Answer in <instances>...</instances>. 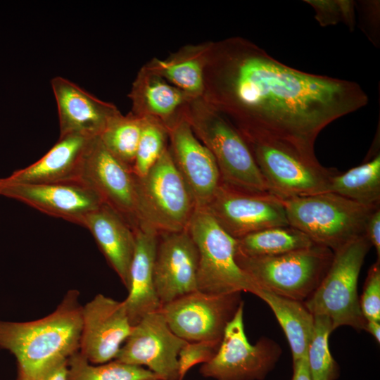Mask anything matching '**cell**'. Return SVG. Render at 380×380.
Returning <instances> with one entry per match:
<instances>
[{"mask_svg": "<svg viewBox=\"0 0 380 380\" xmlns=\"http://www.w3.org/2000/svg\"><path fill=\"white\" fill-rule=\"evenodd\" d=\"M220 58L221 106L244 137L277 139L315 154L324 127L368 103L356 82L291 68L241 40L227 43Z\"/></svg>", "mask_w": 380, "mask_h": 380, "instance_id": "obj_1", "label": "cell"}, {"mask_svg": "<svg viewBox=\"0 0 380 380\" xmlns=\"http://www.w3.org/2000/svg\"><path fill=\"white\" fill-rule=\"evenodd\" d=\"M80 293H66L56 310L30 322L0 320V348L16 359L18 380H38L59 361L79 350L82 329Z\"/></svg>", "mask_w": 380, "mask_h": 380, "instance_id": "obj_2", "label": "cell"}, {"mask_svg": "<svg viewBox=\"0 0 380 380\" xmlns=\"http://www.w3.org/2000/svg\"><path fill=\"white\" fill-rule=\"evenodd\" d=\"M281 200L289 226L333 252L365 235L367 219L379 207L365 206L331 192Z\"/></svg>", "mask_w": 380, "mask_h": 380, "instance_id": "obj_3", "label": "cell"}, {"mask_svg": "<svg viewBox=\"0 0 380 380\" xmlns=\"http://www.w3.org/2000/svg\"><path fill=\"white\" fill-rule=\"evenodd\" d=\"M271 194L280 198L329 192L339 172L322 166L315 154L303 152L283 141L244 137Z\"/></svg>", "mask_w": 380, "mask_h": 380, "instance_id": "obj_4", "label": "cell"}, {"mask_svg": "<svg viewBox=\"0 0 380 380\" xmlns=\"http://www.w3.org/2000/svg\"><path fill=\"white\" fill-rule=\"evenodd\" d=\"M333 258L331 249L317 244L270 257L235 253L237 265L257 289L302 302L318 287Z\"/></svg>", "mask_w": 380, "mask_h": 380, "instance_id": "obj_5", "label": "cell"}, {"mask_svg": "<svg viewBox=\"0 0 380 380\" xmlns=\"http://www.w3.org/2000/svg\"><path fill=\"white\" fill-rule=\"evenodd\" d=\"M372 245L362 235L334 252L331 264L316 290L304 305L313 315L327 317L333 331L341 326L364 329L357 294L362 265Z\"/></svg>", "mask_w": 380, "mask_h": 380, "instance_id": "obj_6", "label": "cell"}, {"mask_svg": "<svg viewBox=\"0 0 380 380\" xmlns=\"http://www.w3.org/2000/svg\"><path fill=\"white\" fill-rule=\"evenodd\" d=\"M136 190L139 227L158 234L188 228L196 205L169 150L144 176L136 177Z\"/></svg>", "mask_w": 380, "mask_h": 380, "instance_id": "obj_7", "label": "cell"}, {"mask_svg": "<svg viewBox=\"0 0 380 380\" xmlns=\"http://www.w3.org/2000/svg\"><path fill=\"white\" fill-rule=\"evenodd\" d=\"M187 229L198 252V291L210 294L254 293L257 287L235 260L236 239L205 208L195 209Z\"/></svg>", "mask_w": 380, "mask_h": 380, "instance_id": "obj_8", "label": "cell"}, {"mask_svg": "<svg viewBox=\"0 0 380 380\" xmlns=\"http://www.w3.org/2000/svg\"><path fill=\"white\" fill-rule=\"evenodd\" d=\"M281 354L279 346L267 338L251 344L245 334L243 302L227 324L215 355L200 368L215 380H262Z\"/></svg>", "mask_w": 380, "mask_h": 380, "instance_id": "obj_9", "label": "cell"}, {"mask_svg": "<svg viewBox=\"0 0 380 380\" xmlns=\"http://www.w3.org/2000/svg\"><path fill=\"white\" fill-rule=\"evenodd\" d=\"M190 125L214 156L223 183L250 192H270L238 129L216 114L196 118Z\"/></svg>", "mask_w": 380, "mask_h": 380, "instance_id": "obj_10", "label": "cell"}, {"mask_svg": "<svg viewBox=\"0 0 380 380\" xmlns=\"http://www.w3.org/2000/svg\"><path fill=\"white\" fill-rule=\"evenodd\" d=\"M241 292L210 294L196 291L163 305L171 331L187 342H221L225 328L242 303Z\"/></svg>", "mask_w": 380, "mask_h": 380, "instance_id": "obj_11", "label": "cell"}, {"mask_svg": "<svg viewBox=\"0 0 380 380\" xmlns=\"http://www.w3.org/2000/svg\"><path fill=\"white\" fill-rule=\"evenodd\" d=\"M77 181L116 210L135 231L139 227L136 176L94 137L80 164Z\"/></svg>", "mask_w": 380, "mask_h": 380, "instance_id": "obj_12", "label": "cell"}, {"mask_svg": "<svg viewBox=\"0 0 380 380\" xmlns=\"http://www.w3.org/2000/svg\"><path fill=\"white\" fill-rule=\"evenodd\" d=\"M205 208L236 239L267 228L289 226L278 196L244 191L222 182Z\"/></svg>", "mask_w": 380, "mask_h": 380, "instance_id": "obj_13", "label": "cell"}, {"mask_svg": "<svg viewBox=\"0 0 380 380\" xmlns=\"http://www.w3.org/2000/svg\"><path fill=\"white\" fill-rule=\"evenodd\" d=\"M187 343L170 329L160 310L146 315L134 326L115 358L146 367L166 380H178V355Z\"/></svg>", "mask_w": 380, "mask_h": 380, "instance_id": "obj_14", "label": "cell"}, {"mask_svg": "<svg viewBox=\"0 0 380 380\" xmlns=\"http://www.w3.org/2000/svg\"><path fill=\"white\" fill-rule=\"evenodd\" d=\"M0 196L82 227L87 215L103 204L92 190L77 181L30 184L4 177L0 178Z\"/></svg>", "mask_w": 380, "mask_h": 380, "instance_id": "obj_15", "label": "cell"}, {"mask_svg": "<svg viewBox=\"0 0 380 380\" xmlns=\"http://www.w3.org/2000/svg\"><path fill=\"white\" fill-rule=\"evenodd\" d=\"M132 327L123 301L97 294L82 306L78 351L92 364L113 360Z\"/></svg>", "mask_w": 380, "mask_h": 380, "instance_id": "obj_16", "label": "cell"}, {"mask_svg": "<svg viewBox=\"0 0 380 380\" xmlns=\"http://www.w3.org/2000/svg\"><path fill=\"white\" fill-rule=\"evenodd\" d=\"M198 252L188 229L158 235L153 277L161 307L198 291Z\"/></svg>", "mask_w": 380, "mask_h": 380, "instance_id": "obj_17", "label": "cell"}, {"mask_svg": "<svg viewBox=\"0 0 380 380\" xmlns=\"http://www.w3.org/2000/svg\"><path fill=\"white\" fill-rule=\"evenodd\" d=\"M170 153L187 186L196 208H205L222 183L215 159L196 137L189 122L181 121L170 127Z\"/></svg>", "mask_w": 380, "mask_h": 380, "instance_id": "obj_18", "label": "cell"}, {"mask_svg": "<svg viewBox=\"0 0 380 380\" xmlns=\"http://www.w3.org/2000/svg\"><path fill=\"white\" fill-rule=\"evenodd\" d=\"M51 84L58 108L59 137H99L108 120L118 113L112 105L67 78L55 77Z\"/></svg>", "mask_w": 380, "mask_h": 380, "instance_id": "obj_19", "label": "cell"}, {"mask_svg": "<svg viewBox=\"0 0 380 380\" xmlns=\"http://www.w3.org/2000/svg\"><path fill=\"white\" fill-rule=\"evenodd\" d=\"M83 227L91 232L128 291L130 267L136 246L135 231L121 215L105 203L87 215Z\"/></svg>", "mask_w": 380, "mask_h": 380, "instance_id": "obj_20", "label": "cell"}, {"mask_svg": "<svg viewBox=\"0 0 380 380\" xmlns=\"http://www.w3.org/2000/svg\"><path fill=\"white\" fill-rule=\"evenodd\" d=\"M159 234L147 227L135 230L136 246L129 272L128 296L123 300L134 327L146 315L159 311L161 304L154 284L153 268Z\"/></svg>", "mask_w": 380, "mask_h": 380, "instance_id": "obj_21", "label": "cell"}, {"mask_svg": "<svg viewBox=\"0 0 380 380\" xmlns=\"http://www.w3.org/2000/svg\"><path fill=\"white\" fill-rule=\"evenodd\" d=\"M93 138L76 134L59 137L58 141L40 159L14 171L5 179L30 184L77 181L84 154Z\"/></svg>", "mask_w": 380, "mask_h": 380, "instance_id": "obj_22", "label": "cell"}, {"mask_svg": "<svg viewBox=\"0 0 380 380\" xmlns=\"http://www.w3.org/2000/svg\"><path fill=\"white\" fill-rule=\"evenodd\" d=\"M272 309L289 343L293 362L307 355L315 328L313 315L303 302L257 289L254 293Z\"/></svg>", "mask_w": 380, "mask_h": 380, "instance_id": "obj_23", "label": "cell"}, {"mask_svg": "<svg viewBox=\"0 0 380 380\" xmlns=\"http://www.w3.org/2000/svg\"><path fill=\"white\" fill-rule=\"evenodd\" d=\"M329 192L361 205L375 208L380 205L379 151L360 165L346 172H340L331 181Z\"/></svg>", "mask_w": 380, "mask_h": 380, "instance_id": "obj_24", "label": "cell"}, {"mask_svg": "<svg viewBox=\"0 0 380 380\" xmlns=\"http://www.w3.org/2000/svg\"><path fill=\"white\" fill-rule=\"evenodd\" d=\"M314 244L308 236L293 227H274L237 239L236 253L246 257H270Z\"/></svg>", "mask_w": 380, "mask_h": 380, "instance_id": "obj_25", "label": "cell"}, {"mask_svg": "<svg viewBox=\"0 0 380 380\" xmlns=\"http://www.w3.org/2000/svg\"><path fill=\"white\" fill-rule=\"evenodd\" d=\"M143 120L142 118L122 116L118 113L108 120L99 137L106 148L132 170Z\"/></svg>", "mask_w": 380, "mask_h": 380, "instance_id": "obj_26", "label": "cell"}, {"mask_svg": "<svg viewBox=\"0 0 380 380\" xmlns=\"http://www.w3.org/2000/svg\"><path fill=\"white\" fill-rule=\"evenodd\" d=\"M68 380H147L160 378L148 369L116 360L103 364H92L79 351L68 358Z\"/></svg>", "mask_w": 380, "mask_h": 380, "instance_id": "obj_27", "label": "cell"}, {"mask_svg": "<svg viewBox=\"0 0 380 380\" xmlns=\"http://www.w3.org/2000/svg\"><path fill=\"white\" fill-rule=\"evenodd\" d=\"M314 318V334L306 355L311 379L336 380L339 376V367L329 347V336L334 331L331 323L325 316L316 315Z\"/></svg>", "mask_w": 380, "mask_h": 380, "instance_id": "obj_28", "label": "cell"}, {"mask_svg": "<svg viewBox=\"0 0 380 380\" xmlns=\"http://www.w3.org/2000/svg\"><path fill=\"white\" fill-rule=\"evenodd\" d=\"M165 138V131L160 125L144 118L132 167V172L136 177L144 176L159 159L166 149Z\"/></svg>", "mask_w": 380, "mask_h": 380, "instance_id": "obj_29", "label": "cell"}, {"mask_svg": "<svg viewBox=\"0 0 380 380\" xmlns=\"http://www.w3.org/2000/svg\"><path fill=\"white\" fill-rule=\"evenodd\" d=\"M133 98H141L148 111L153 114L167 117L181 104L183 95L178 88L156 80L148 82L140 91L135 89Z\"/></svg>", "mask_w": 380, "mask_h": 380, "instance_id": "obj_30", "label": "cell"}, {"mask_svg": "<svg viewBox=\"0 0 380 380\" xmlns=\"http://www.w3.org/2000/svg\"><path fill=\"white\" fill-rule=\"evenodd\" d=\"M160 72L172 82L179 90L196 93L203 87V70L196 60H185L179 62L159 61Z\"/></svg>", "mask_w": 380, "mask_h": 380, "instance_id": "obj_31", "label": "cell"}, {"mask_svg": "<svg viewBox=\"0 0 380 380\" xmlns=\"http://www.w3.org/2000/svg\"><path fill=\"white\" fill-rule=\"evenodd\" d=\"M315 12V18L321 26L344 23L350 30L355 20V3L352 1L307 0Z\"/></svg>", "mask_w": 380, "mask_h": 380, "instance_id": "obj_32", "label": "cell"}, {"mask_svg": "<svg viewBox=\"0 0 380 380\" xmlns=\"http://www.w3.org/2000/svg\"><path fill=\"white\" fill-rule=\"evenodd\" d=\"M221 342H187L178 355V380H182L186 372L198 363L209 362L217 353Z\"/></svg>", "mask_w": 380, "mask_h": 380, "instance_id": "obj_33", "label": "cell"}, {"mask_svg": "<svg viewBox=\"0 0 380 380\" xmlns=\"http://www.w3.org/2000/svg\"><path fill=\"white\" fill-rule=\"evenodd\" d=\"M360 306L365 320L380 322V260L368 270Z\"/></svg>", "mask_w": 380, "mask_h": 380, "instance_id": "obj_34", "label": "cell"}, {"mask_svg": "<svg viewBox=\"0 0 380 380\" xmlns=\"http://www.w3.org/2000/svg\"><path fill=\"white\" fill-rule=\"evenodd\" d=\"M365 234L372 246L376 249L378 260H380V206L376 208L369 215Z\"/></svg>", "mask_w": 380, "mask_h": 380, "instance_id": "obj_35", "label": "cell"}, {"mask_svg": "<svg viewBox=\"0 0 380 380\" xmlns=\"http://www.w3.org/2000/svg\"><path fill=\"white\" fill-rule=\"evenodd\" d=\"M68 359H64L49 369L38 380H68Z\"/></svg>", "mask_w": 380, "mask_h": 380, "instance_id": "obj_36", "label": "cell"}, {"mask_svg": "<svg viewBox=\"0 0 380 380\" xmlns=\"http://www.w3.org/2000/svg\"><path fill=\"white\" fill-rule=\"evenodd\" d=\"M291 380H312L308 370L306 357L293 362Z\"/></svg>", "mask_w": 380, "mask_h": 380, "instance_id": "obj_37", "label": "cell"}, {"mask_svg": "<svg viewBox=\"0 0 380 380\" xmlns=\"http://www.w3.org/2000/svg\"><path fill=\"white\" fill-rule=\"evenodd\" d=\"M380 322L373 320H366L364 330L372 334L376 342H380Z\"/></svg>", "mask_w": 380, "mask_h": 380, "instance_id": "obj_38", "label": "cell"}, {"mask_svg": "<svg viewBox=\"0 0 380 380\" xmlns=\"http://www.w3.org/2000/svg\"><path fill=\"white\" fill-rule=\"evenodd\" d=\"M147 380H166V379H161V378H155V379H147Z\"/></svg>", "mask_w": 380, "mask_h": 380, "instance_id": "obj_39", "label": "cell"}]
</instances>
